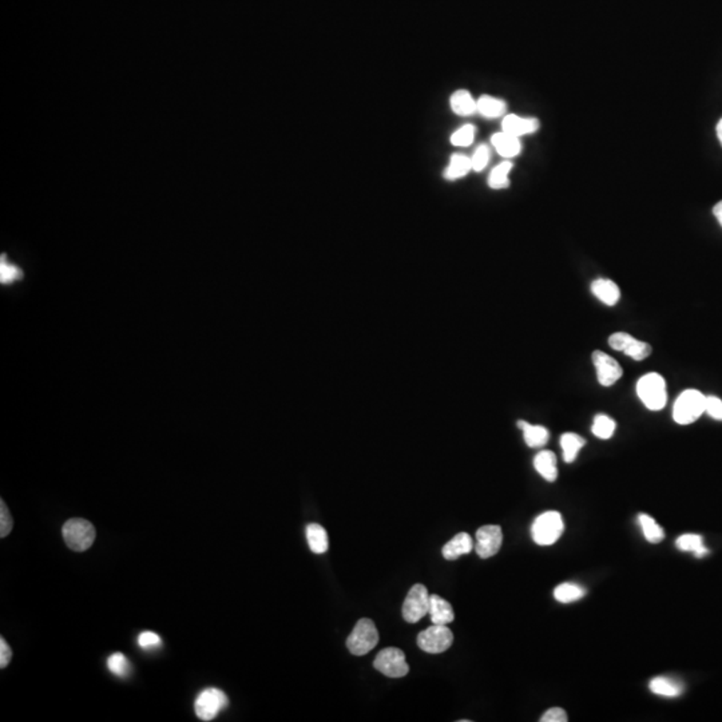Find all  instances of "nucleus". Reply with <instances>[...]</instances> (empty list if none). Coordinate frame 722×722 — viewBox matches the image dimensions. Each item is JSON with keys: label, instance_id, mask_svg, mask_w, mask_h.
I'll return each instance as SVG.
<instances>
[{"label": "nucleus", "instance_id": "nucleus-28", "mask_svg": "<svg viewBox=\"0 0 722 722\" xmlns=\"http://www.w3.org/2000/svg\"><path fill=\"white\" fill-rule=\"evenodd\" d=\"M650 690L662 697H678L684 688L677 681L667 677H657L650 682Z\"/></svg>", "mask_w": 722, "mask_h": 722}, {"label": "nucleus", "instance_id": "nucleus-19", "mask_svg": "<svg viewBox=\"0 0 722 722\" xmlns=\"http://www.w3.org/2000/svg\"><path fill=\"white\" fill-rule=\"evenodd\" d=\"M305 533H307V541H308L312 553L324 554L328 551L329 539H328L327 530L322 526L317 524V523H311V524H308Z\"/></svg>", "mask_w": 722, "mask_h": 722}, {"label": "nucleus", "instance_id": "nucleus-10", "mask_svg": "<svg viewBox=\"0 0 722 722\" xmlns=\"http://www.w3.org/2000/svg\"><path fill=\"white\" fill-rule=\"evenodd\" d=\"M609 345L612 349L621 351L625 355L632 357L637 361L644 360L646 357L652 355L650 345L641 340H637L633 336L625 332L611 334L609 337Z\"/></svg>", "mask_w": 722, "mask_h": 722}, {"label": "nucleus", "instance_id": "nucleus-14", "mask_svg": "<svg viewBox=\"0 0 722 722\" xmlns=\"http://www.w3.org/2000/svg\"><path fill=\"white\" fill-rule=\"evenodd\" d=\"M491 144L495 147L497 153L504 158H514L519 156L522 152V144L519 141V137L504 132L494 134L491 138Z\"/></svg>", "mask_w": 722, "mask_h": 722}, {"label": "nucleus", "instance_id": "nucleus-22", "mask_svg": "<svg viewBox=\"0 0 722 722\" xmlns=\"http://www.w3.org/2000/svg\"><path fill=\"white\" fill-rule=\"evenodd\" d=\"M477 102L479 114L489 120L499 118L501 115H504V112L507 110L506 102L492 95H482Z\"/></svg>", "mask_w": 722, "mask_h": 722}, {"label": "nucleus", "instance_id": "nucleus-21", "mask_svg": "<svg viewBox=\"0 0 722 722\" xmlns=\"http://www.w3.org/2000/svg\"><path fill=\"white\" fill-rule=\"evenodd\" d=\"M518 427L523 431L526 445L531 448L543 447L548 442L550 435H548L547 428L542 427V425H533L530 423L521 420V422H518Z\"/></svg>", "mask_w": 722, "mask_h": 722}, {"label": "nucleus", "instance_id": "nucleus-41", "mask_svg": "<svg viewBox=\"0 0 722 722\" xmlns=\"http://www.w3.org/2000/svg\"><path fill=\"white\" fill-rule=\"evenodd\" d=\"M717 137H718L722 146V118L720 120V122L717 123Z\"/></svg>", "mask_w": 722, "mask_h": 722}, {"label": "nucleus", "instance_id": "nucleus-2", "mask_svg": "<svg viewBox=\"0 0 722 722\" xmlns=\"http://www.w3.org/2000/svg\"><path fill=\"white\" fill-rule=\"evenodd\" d=\"M706 396L697 389H686L678 396L674 408L673 419L681 425H688L699 420L705 412Z\"/></svg>", "mask_w": 722, "mask_h": 722}, {"label": "nucleus", "instance_id": "nucleus-9", "mask_svg": "<svg viewBox=\"0 0 722 722\" xmlns=\"http://www.w3.org/2000/svg\"><path fill=\"white\" fill-rule=\"evenodd\" d=\"M430 610V594L424 585L412 586L403 605V618L408 623L419 622Z\"/></svg>", "mask_w": 722, "mask_h": 722}, {"label": "nucleus", "instance_id": "nucleus-24", "mask_svg": "<svg viewBox=\"0 0 722 722\" xmlns=\"http://www.w3.org/2000/svg\"><path fill=\"white\" fill-rule=\"evenodd\" d=\"M586 440L577 433H563L561 436V447L563 451V459L566 463H573L577 459L579 451L585 447Z\"/></svg>", "mask_w": 722, "mask_h": 722}, {"label": "nucleus", "instance_id": "nucleus-18", "mask_svg": "<svg viewBox=\"0 0 722 722\" xmlns=\"http://www.w3.org/2000/svg\"><path fill=\"white\" fill-rule=\"evenodd\" d=\"M428 614L431 615V621L433 625H448V623L452 622L455 618L452 606L436 594L430 595Z\"/></svg>", "mask_w": 722, "mask_h": 722}, {"label": "nucleus", "instance_id": "nucleus-40", "mask_svg": "<svg viewBox=\"0 0 722 722\" xmlns=\"http://www.w3.org/2000/svg\"><path fill=\"white\" fill-rule=\"evenodd\" d=\"M713 214L716 216V218L718 220V223L722 226V201H720L714 208H713Z\"/></svg>", "mask_w": 722, "mask_h": 722}, {"label": "nucleus", "instance_id": "nucleus-36", "mask_svg": "<svg viewBox=\"0 0 722 722\" xmlns=\"http://www.w3.org/2000/svg\"><path fill=\"white\" fill-rule=\"evenodd\" d=\"M705 412L716 420L722 422V400L717 396H706Z\"/></svg>", "mask_w": 722, "mask_h": 722}, {"label": "nucleus", "instance_id": "nucleus-32", "mask_svg": "<svg viewBox=\"0 0 722 722\" xmlns=\"http://www.w3.org/2000/svg\"><path fill=\"white\" fill-rule=\"evenodd\" d=\"M475 133H477V129L475 126L472 124H464L462 126L460 129L455 130L452 135H451V144L454 146H460V147H466L474 142L475 139Z\"/></svg>", "mask_w": 722, "mask_h": 722}, {"label": "nucleus", "instance_id": "nucleus-39", "mask_svg": "<svg viewBox=\"0 0 722 722\" xmlns=\"http://www.w3.org/2000/svg\"><path fill=\"white\" fill-rule=\"evenodd\" d=\"M12 658V650L10 644L4 641V638H0V667H9Z\"/></svg>", "mask_w": 722, "mask_h": 722}, {"label": "nucleus", "instance_id": "nucleus-7", "mask_svg": "<svg viewBox=\"0 0 722 722\" xmlns=\"http://www.w3.org/2000/svg\"><path fill=\"white\" fill-rule=\"evenodd\" d=\"M229 705V700L223 690L209 688L201 691L194 704V711L202 721L214 720Z\"/></svg>", "mask_w": 722, "mask_h": 722}, {"label": "nucleus", "instance_id": "nucleus-17", "mask_svg": "<svg viewBox=\"0 0 722 722\" xmlns=\"http://www.w3.org/2000/svg\"><path fill=\"white\" fill-rule=\"evenodd\" d=\"M450 106L451 110L460 117H471L478 112V102L467 90H456L451 95Z\"/></svg>", "mask_w": 722, "mask_h": 722}, {"label": "nucleus", "instance_id": "nucleus-13", "mask_svg": "<svg viewBox=\"0 0 722 722\" xmlns=\"http://www.w3.org/2000/svg\"><path fill=\"white\" fill-rule=\"evenodd\" d=\"M539 126H541V123L536 118H526V117H519L515 114H509L501 121V132L521 138L522 135L538 132Z\"/></svg>", "mask_w": 722, "mask_h": 722}, {"label": "nucleus", "instance_id": "nucleus-33", "mask_svg": "<svg viewBox=\"0 0 722 722\" xmlns=\"http://www.w3.org/2000/svg\"><path fill=\"white\" fill-rule=\"evenodd\" d=\"M107 667L112 674H115L118 677L127 676L130 671V662L126 657L123 656L122 653H114L109 657Z\"/></svg>", "mask_w": 722, "mask_h": 722}, {"label": "nucleus", "instance_id": "nucleus-4", "mask_svg": "<svg viewBox=\"0 0 722 722\" xmlns=\"http://www.w3.org/2000/svg\"><path fill=\"white\" fill-rule=\"evenodd\" d=\"M565 530L563 519L556 511L541 514L533 523L531 535L533 542L539 546H551L561 538Z\"/></svg>", "mask_w": 722, "mask_h": 722}, {"label": "nucleus", "instance_id": "nucleus-27", "mask_svg": "<svg viewBox=\"0 0 722 722\" xmlns=\"http://www.w3.org/2000/svg\"><path fill=\"white\" fill-rule=\"evenodd\" d=\"M512 170V164L510 161H504L498 166L494 167L489 173V186L491 189L500 190L506 189L510 186V178L509 174Z\"/></svg>", "mask_w": 722, "mask_h": 722}, {"label": "nucleus", "instance_id": "nucleus-38", "mask_svg": "<svg viewBox=\"0 0 722 722\" xmlns=\"http://www.w3.org/2000/svg\"><path fill=\"white\" fill-rule=\"evenodd\" d=\"M542 722H566L567 714L566 711L561 708H553V709H548L546 711L545 714L542 716L541 718Z\"/></svg>", "mask_w": 722, "mask_h": 722}, {"label": "nucleus", "instance_id": "nucleus-8", "mask_svg": "<svg viewBox=\"0 0 722 722\" xmlns=\"http://www.w3.org/2000/svg\"><path fill=\"white\" fill-rule=\"evenodd\" d=\"M373 667L381 674L391 678L404 677L410 671L405 656L398 647H387L381 650L373 661Z\"/></svg>", "mask_w": 722, "mask_h": 722}, {"label": "nucleus", "instance_id": "nucleus-34", "mask_svg": "<svg viewBox=\"0 0 722 722\" xmlns=\"http://www.w3.org/2000/svg\"><path fill=\"white\" fill-rule=\"evenodd\" d=\"M489 159H491V149L489 144H480L471 156L472 170L474 171L484 170L489 165Z\"/></svg>", "mask_w": 722, "mask_h": 722}, {"label": "nucleus", "instance_id": "nucleus-30", "mask_svg": "<svg viewBox=\"0 0 722 722\" xmlns=\"http://www.w3.org/2000/svg\"><path fill=\"white\" fill-rule=\"evenodd\" d=\"M586 595V590L575 583H562L554 590V597L561 603H571Z\"/></svg>", "mask_w": 722, "mask_h": 722}, {"label": "nucleus", "instance_id": "nucleus-1", "mask_svg": "<svg viewBox=\"0 0 722 722\" xmlns=\"http://www.w3.org/2000/svg\"><path fill=\"white\" fill-rule=\"evenodd\" d=\"M637 393L650 411L662 410L667 403V383L658 373H647L638 380Z\"/></svg>", "mask_w": 722, "mask_h": 722}, {"label": "nucleus", "instance_id": "nucleus-11", "mask_svg": "<svg viewBox=\"0 0 722 722\" xmlns=\"http://www.w3.org/2000/svg\"><path fill=\"white\" fill-rule=\"evenodd\" d=\"M503 542V533L499 526L487 524L477 531L475 551L480 558L487 559L498 554Z\"/></svg>", "mask_w": 722, "mask_h": 722}, {"label": "nucleus", "instance_id": "nucleus-26", "mask_svg": "<svg viewBox=\"0 0 722 722\" xmlns=\"http://www.w3.org/2000/svg\"><path fill=\"white\" fill-rule=\"evenodd\" d=\"M678 550L681 551H688V553H693L694 556L702 558V556H706L709 551L708 548L704 545V539L701 535L697 533H685V535H681L676 542Z\"/></svg>", "mask_w": 722, "mask_h": 722}, {"label": "nucleus", "instance_id": "nucleus-20", "mask_svg": "<svg viewBox=\"0 0 722 722\" xmlns=\"http://www.w3.org/2000/svg\"><path fill=\"white\" fill-rule=\"evenodd\" d=\"M533 467L538 474L547 482H556L558 478L556 457L551 451H542L535 456Z\"/></svg>", "mask_w": 722, "mask_h": 722}, {"label": "nucleus", "instance_id": "nucleus-12", "mask_svg": "<svg viewBox=\"0 0 722 722\" xmlns=\"http://www.w3.org/2000/svg\"><path fill=\"white\" fill-rule=\"evenodd\" d=\"M593 364L597 369L598 381L603 387H611L622 378V367L615 361V359L602 351H594Z\"/></svg>", "mask_w": 722, "mask_h": 722}, {"label": "nucleus", "instance_id": "nucleus-15", "mask_svg": "<svg viewBox=\"0 0 722 722\" xmlns=\"http://www.w3.org/2000/svg\"><path fill=\"white\" fill-rule=\"evenodd\" d=\"M593 294L607 307H614L621 297L620 287L606 278H598L591 284Z\"/></svg>", "mask_w": 722, "mask_h": 722}, {"label": "nucleus", "instance_id": "nucleus-16", "mask_svg": "<svg viewBox=\"0 0 722 722\" xmlns=\"http://www.w3.org/2000/svg\"><path fill=\"white\" fill-rule=\"evenodd\" d=\"M475 547L471 535L467 533H456L455 536L443 546V556L447 561H455L459 556H464L472 551Z\"/></svg>", "mask_w": 722, "mask_h": 722}, {"label": "nucleus", "instance_id": "nucleus-23", "mask_svg": "<svg viewBox=\"0 0 722 722\" xmlns=\"http://www.w3.org/2000/svg\"><path fill=\"white\" fill-rule=\"evenodd\" d=\"M472 170L471 158L464 154H452L450 164L445 170L447 181H456L467 176Z\"/></svg>", "mask_w": 722, "mask_h": 722}, {"label": "nucleus", "instance_id": "nucleus-31", "mask_svg": "<svg viewBox=\"0 0 722 722\" xmlns=\"http://www.w3.org/2000/svg\"><path fill=\"white\" fill-rule=\"evenodd\" d=\"M591 431L600 439H603V440L610 439L612 433L615 431V422L611 419L610 416L597 415L594 418Z\"/></svg>", "mask_w": 722, "mask_h": 722}, {"label": "nucleus", "instance_id": "nucleus-3", "mask_svg": "<svg viewBox=\"0 0 722 722\" xmlns=\"http://www.w3.org/2000/svg\"><path fill=\"white\" fill-rule=\"evenodd\" d=\"M63 539L73 551L82 553L89 550L95 541V527L86 519L74 518L63 524Z\"/></svg>", "mask_w": 722, "mask_h": 722}, {"label": "nucleus", "instance_id": "nucleus-35", "mask_svg": "<svg viewBox=\"0 0 722 722\" xmlns=\"http://www.w3.org/2000/svg\"><path fill=\"white\" fill-rule=\"evenodd\" d=\"M12 527H14V521H12L11 514H10L7 504L4 503V500L1 499L0 500V538H6L7 535H10Z\"/></svg>", "mask_w": 722, "mask_h": 722}, {"label": "nucleus", "instance_id": "nucleus-37", "mask_svg": "<svg viewBox=\"0 0 722 722\" xmlns=\"http://www.w3.org/2000/svg\"><path fill=\"white\" fill-rule=\"evenodd\" d=\"M138 644L147 650H153L161 644V638L158 634L153 632H144L138 637Z\"/></svg>", "mask_w": 722, "mask_h": 722}, {"label": "nucleus", "instance_id": "nucleus-6", "mask_svg": "<svg viewBox=\"0 0 722 722\" xmlns=\"http://www.w3.org/2000/svg\"><path fill=\"white\" fill-rule=\"evenodd\" d=\"M454 642V634L447 625H433L418 635V646L430 654L445 653Z\"/></svg>", "mask_w": 722, "mask_h": 722}, {"label": "nucleus", "instance_id": "nucleus-29", "mask_svg": "<svg viewBox=\"0 0 722 722\" xmlns=\"http://www.w3.org/2000/svg\"><path fill=\"white\" fill-rule=\"evenodd\" d=\"M638 521H639V524L642 527V531H644V538H646L647 542H650V543H659V542H662L665 539L664 529L652 516H649L646 514H641Z\"/></svg>", "mask_w": 722, "mask_h": 722}, {"label": "nucleus", "instance_id": "nucleus-5", "mask_svg": "<svg viewBox=\"0 0 722 722\" xmlns=\"http://www.w3.org/2000/svg\"><path fill=\"white\" fill-rule=\"evenodd\" d=\"M378 633L373 621L363 618L356 623L354 632L346 639V647L355 656H366L376 647Z\"/></svg>", "mask_w": 722, "mask_h": 722}, {"label": "nucleus", "instance_id": "nucleus-25", "mask_svg": "<svg viewBox=\"0 0 722 722\" xmlns=\"http://www.w3.org/2000/svg\"><path fill=\"white\" fill-rule=\"evenodd\" d=\"M24 278V270L19 265L14 264L9 257L1 255L0 257V282L1 285H14Z\"/></svg>", "mask_w": 722, "mask_h": 722}]
</instances>
